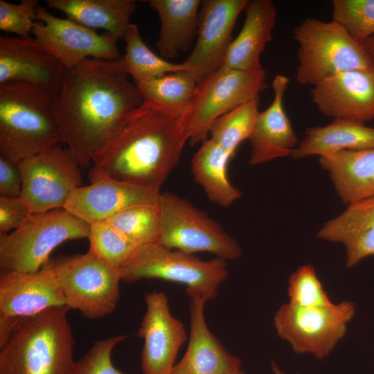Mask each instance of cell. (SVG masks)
<instances>
[{
  "mask_svg": "<svg viewBox=\"0 0 374 374\" xmlns=\"http://www.w3.org/2000/svg\"><path fill=\"white\" fill-rule=\"evenodd\" d=\"M143 102L121 57L84 60L66 70L53 98L62 145L81 168L89 167L95 153L116 125Z\"/></svg>",
  "mask_w": 374,
  "mask_h": 374,
  "instance_id": "6da1fadb",
  "label": "cell"
},
{
  "mask_svg": "<svg viewBox=\"0 0 374 374\" xmlns=\"http://www.w3.org/2000/svg\"><path fill=\"white\" fill-rule=\"evenodd\" d=\"M186 141L185 118L144 101L116 125L96 151L89 175L160 193Z\"/></svg>",
  "mask_w": 374,
  "mask_h": 374,
  "instance_id": "7a4b0ae2",
  "label": "cell"
},
{
  "mask_svg": "<svg viewBox=\"0 0 374 374\" xmlns=\"http://www.w3.org/2000/svg\"><path fill=\"white\" fill-rule=\"evenodd\" d=\"M67 306L13 319L0 338V374H70L74 337Z\"/></svg>",
  "mask_w": 374,
  "mask_h": 374,
  "instance_id": "3957f363",
  "label": "cell"
},
{
  "mask_svg": "<svg viewBox=\"0 0 374 374\" xmlns=\"http://www.w3.org/2000/svg\"><path fill=\"white\" fill-rule=\"evenodd\" d=\"M53 98L28 84H0V153L19 163L62 144Z\"/></svg>",
  "mask_w": 374,
  "mask_h": 374,
  "instance_id": "277c9868",
  "label": "cell"
},
{
  "mask_svg": "<svg viewBox=\"0 0 374 374\" xmlns=\"http://www.w3.org/2000/svg\"><path fill=\"white\" fill-rule=\"evenodd\" d=\"M292 35L298 45L296 80L301 84L314 86L339 72L374 69L364 44L333 20L306 18L294 27Z\"/></svg>",
  "mask_w": 374,
  "mask_h": 374,
  "instance_id": "5b68a950",
  "label": "cell"
},
{
  "mask_svg": "<svg viewBox=\"0 0 374 374\" xmlns=\"http://www.w3.org/2000/svg\"><path fill=\"white\" fill-rule=\"evenodd\" d=\"M89 227L64 208L33 213L19 228L0 234L1 272L39 270L60 244L87 238Z\"/></svg>",
  "mask_w": 374,
  "mask_h": 374,
  "instance_id": "8992f818",
  "label": "cell"
},
{
  "mask_svg": "<svg viewBox=\"0 0 374 374\" xmlns=\"http://www.w3.org/2000/svg\"><path fill=\"white\" fill-rule=\"evenodd\" d=\"M118 271L121 280L129 283L161 278L184 284L188 296L200 295L207 301L215 299L220 284L229 274L224 260H202L158 242L138 246Z\"/></svg>",
  "mask_w": 374,
  "mask_h": 374,
  "instance_id": "52a82bcc",
  "label": "cell"
},
{
  "mask_svg": "<svg viewBox=\"0 0 374 374\" xmlns=\"http://www.w3.org/2000/svg\"><path fill=\"white\" fill-rule=\"evenodd\" d=\"M64 296L66 306L87 319L110 314L120 299L118 269L89 252L49 260Z\"/></svg>",
  "mask_w": 374,
  "mask_h": 374,
  "instance_id": "ba28073f",
  "label": "cell"
},
{
  "mask_svg": "<svg viewBox=\"0 0 374 374\" xmlns=\"http://www.w3.org/2000/svg\"><path fill=\"white\" fill-rule=\"evenodd\" d=\"M159 207L157 242L161 246L189 254L206 251L224 260L241 257L242 250L236 240L188 201L166 192L161 194Z\"/></svg>",
  "mask_w": 374,
  "mask_h": 374,
  "instance_id": "9c48e42d",
  "label": "cell"
},
{
  "mask_svg": "<svg viewBox=\"0 0 374 374\" xmlns=\"http://www.w3.org/2000/svg\"><path fill=\"white\" fill-rule=\"evenodd\" d=\"M266 75L263 69L247 71L221 67L198 84L185 120L190 145L207 140L216 119L259 96L267 86Z\"/></svg>",
  "mask_w": 374,
  "mask_h": 374,
  "instance_id": "30bf717a",
  "label": "cell"
},
{
  "mask_svg": "<svg viewBox=\"0 0 374 374\" xmlns=\"http://www.w3.org/2000/svg\"><path fill=\"white\" fill-rule=\"evenodd\" d=\"M355 313V304L342 301L326 306L299 307L288 302L274 317L277 335L298 354L323 359L344 337Z\"/></svg>",
  "mask_w": 374,
  "mask_h": 374,
  "instance_id": "8fae6325",
  "label": "cell"
},
{
  "mask_svg": "<svg viewBox=\"0 0 374 374\" xmlns=\"http://www.w3.org/2000/svg\"><path fill=\"white\" fill-rule=\"evenodd\" d=\"M23 184L21 197L33 213L63 208L82 185L81 166L62 144L19 163Z\"/></svg>",
  "mask_w": 374,
  "mask_h": 374,
  "instance_id": "7c38bea8",
  "label": "cell"
},
{
  "mask_svg": "<svg viewBox=\"0 0 374 374\" xmlns=\"http://www.w3.org/2000/svg\"><path fill=\"white\" fill-rule=\"evenodd\" d=\"M35 20L32 31L34 37L66 70L88 58H120L118 40L107 33L100 35L70 19L55 17L40 6Z\"/></svg>",
  "mask_w": 374,
  "mask_h": 374,
  "instance_id": "4fadbf2b",
  "label": "cell"
},
{
  "mask_svg": "<svg viewBox=\"0 0 374 374\" xmlns=\"http://www.w3.org/2000/svg\"><path fill=\"white\" fill-rule=\"evenodd\" d=\"M249 0L201 1L197 40L183 62L197 84L223 65L231 42V33Z\"/></svg>",
  "mask_w": 374,
  "mask_h": 374,
  "instance_id": "5bb4252c",
  "label": "cell"
},
{
  "mask_svg": "<svg viewBox=\"0 0 374 374\" xmlns=\"http://www.w3.org/2000/svg\"><path fill=\"white\" fill-rule=\"evenodd\" d=\"M146 311L138 335L144 340L143 374H171L181 346L188 337L183 323L170 312L165 293H145Z\"/></svg>",
  "mask_w": 374,
  "mask_h": 374,
  "instance_id": "9a60e30c",
  "label": "cell"
},
{
  "mask_svg": "<svg viewBox=\"0 0 374 374\" xmlns=\"http://www.w3.org/2000/svg\"><path fill=\"white\" fill-rule=\"evenodd\" d=\"M65 71L34 37H0V84L26 83L54 96Z\"/></svg>",
  "mask_w": 374,
  "mask_h": 374,
  "instance_id": "2e32d148",
  "label": "cell"
},
{
  "mask_svg": "<svg viewBox=\"0 0 374 374\" xmlns=\"http://www.w3.org/2000/svg\"><path fill=\"white\" fill-rule=\"evenodd\" d=\"M310 93L318 110L326 116L362 123L374 119V69L330 75Z\"/></svg>",
  "mask_w": 374,
  "mask_h": 374,
  "instance_id": "e0dca14e",
  "label": "cell"
},
{
  "mask_svg": "<svg viewBox=\"0 0 374 374\" xmlns=\"http://www.w3.org/2000/svg\"><path fill=\"white\" fill-rule=\"evenodd\" d=\"M91 184L73 191L63 208L89 224L141 204H157L161 193L104 176L89 175Z\"/></svg>",
  "mask_w": 374,
  "mask_h": 374,
  "instance_id": "ac0fdd59",
  "label": "cell"
},
{
  "mask_svg": "<svg viewBox=\"0 0 374 374\" xmlns=\"http://www.w3.org/2000/svg\"><path fill=\"white\" fill-rule=\"evenodd\" d=\"M65 305L62 291L48 262L34 272H1V319L30 317Z\"/></svg>",
  "mask_w": 374,
  "mask_h": 374,
  "instance_id": "d6986e66",
  "label": "cell"
},
{
  "mask_svg": "<svg viewBox=\"0 0 374 374\" xmlns=\"http://www.w3.org/2000/svg\"><path fill=\"white\" fill-rule=\"evenodd\" d=\"M189 298L188 346L171 374H230L241 370L240 359L229 353L207 326L204 316L207 300L200 295Z\"/></svg>",
  "mask_w": 374,
  "mask_h": 374,
  "instance_id": "ffe728a7",
  "label": "cell"
},
{
  "mask_svg": "<svg viewBox=\"0 0 374 374\" xmlns=\"http://www.w3.org/2000/svg\"><path fill=\"white\" fill-rule=\"evenodd\" d=\"M289 82V78L281 74L275 75L272 81L273 100L266 109L259 112L249 139L251 148L250 165H260L291 156L299 145L298 138L283 106Z\"/></svg>",
  "mask_w": 374,
  "mask_h": 374,
  "instance_id": "44dd1931",
  "label": "cell"
},
{
  "mask_svg": "<svg viewBox=\"0 0 374 374\" xmlns=\"http://www.w3.org/2000/svg\"><path fill=\"white\" fill-rule=\"evenodd\" d=\"M243 26L231 41L223 65L227 69L254 71L262 69L260 57L272 40L277 12L271 0L249 1Z\"/></svg>",
  "mask_w": 374,
  "mask_h": 374,
  "instance_id": "7402d4cb",
  "label": "cell"
},
{
  "mask_svg": "<svg viewBox=\"0 0 374 374\" xmlns=\"http://www.w3.org/2000/svg\"><path fill=\"white\" fill-rule=\"evenodd\" d=\"M317 237L344 244L348 267L374 256V195L348 204L319 229Z\"/></svg>",
  "mask_w": 374,
  "mask_h": 374,
  "instance_id": "603a6c76",
  "label": "cell"
},
{
  "mask_svg": "<svg viewBox=\"0 0 374 374\" xmlns=\"http://www.w3.org/2000/svg\"><path fill=\"white\" fill-rule=\"evenodd\" d=\"M319 161L344 203L374 195V148L343 150L319 157Z\"/></svg>",
  "mask_w": 374,
  "mask_h": 374,
  "instance_id": "cb8c5ba5",
  "label": "cell"
},
{
  "mask_svg": "<svg viewBox=\"0 0 374 374\" xmlns=\"http://www.w3.org/2000/svg\"><path fill=\"white\" fill-rule=\"evenodd\" d=\"M160 20L156 42L163 59L177 57L188 51L197 35L199 0H149Z\"/></svg>",
  "mask_w": 374,
  "mask_h": 374,
  "instance_id": "d4e9b609",
  "label": "cell"
},
{
  "mask_svg": "<svg viewBox=\"0 0 374 374\" xmlns=\"http://www.w3.org/2000/svg\"><path fill=\"white\" fill-rule=\"evenodd\" d=\"M371 148H374V127L359 121L333 119L325 126L307 129L291 157L299 159L312 155H330L343 150Z\"/></svg>",
  "mask_w": 374,
  "mask_h": 374,
  "instance_id": "484cf974",
  "label": "cell"
},
{
  "mask_svg": "<svg viewBox=\"0 0 374 374\" xmlns=\"http://www.w3.org/2000/svg\"><path fill=\"white\" fill-rule=\"evenodd\" d=\"M49 8L89 28H101L117 40L123 39L137 8L135 0H46Z\"/></svg>",
  "mask_w": 374,
  "mask_h": 374,
  "instance_id": "4316f807",
  "label": "cell"
},
{
  "mask_svg": "<svg viewBox=\"0 0 374 374\" xmlns=\"http://www.w3.org/2000/svg\"><path fill=\"white\" fill-rule=\"evenodd\" d=\"M232 157L209 138L191 159L195 181L203 188L209 200L223 207L229 206L242 196L228 178L227 166Z\"/></svg>",
  "mask_w": 374,
  "mask_h": 374,
  "instance_id": "83f0119b",
  "label": "cell"
},
{
  "mask_svg": "<svg viewBox=\"0 0 374 374\" xmlns=\"http://www.w3.org/2000/svg\"><path fill=\"white\" fill-rule=\"evenodd\" d=\"M143 100L185 118L197 87L187 71L170 73L136 84Z\"/></svg>",
  "mask_w": 374,
  "mask_h": 374,
  "instance_id": "f1b7e54d",
  "label": "cell"
},
{
  "mask_svg": "<svg viewBox=\"0 0 374 374\" xmlns=\"http://www.w3.org/2000/svg\"><path fill=\"white\" fill-rule=\"evenodd\" d=\"M125 54L121 57L125 71L137 84L166 74L186 71L182 63L169 62L152 52L143 40L137 26L130 24L123 37Z\"/></svg>",
  "mask_w": 374,
  "mask_h": 374,
  "instance_id": "f546056e",
  "label": "cell"
},
{
  "mask_svg": "<svg viewBox=\"0 0 374 374\" xmlns=\"http://www.w3.org/2000/svg\"><path fill=\"white\" fill-rule=\"evenodd\" d=\"M260 96L232 109L212 124L210 139L232 156L239 145L249 139L259 113Z\"/></svg>",
  "mask_w": 374,
  "mask_h": 374,
  "instance_id": "4dcf8cb0",
  "label": "cell"
},
{
  "mask_svg": "<svg viewBox=\"0 0 374 374\" xmlns=\"http://www.w3.org/2000/svg\"><path fill=\"white\" fill-rule=\"evenodd\" d=\"M105 222L136 246L157 242L160 229L159 203L130 207Z\"/></svg>",
  "mask_w": 374,
  "mask_h": 374,
  "instance_id": "1f68e13d",
  "label": "cell"
},
{
  "mask_svg": "<svg viewBox=\"0 0 374 374\" xmlns=\"http://www.w3.org/2000/svg\"><path fill=\"white\" fill-rule=\"evenodd\" d=\"M87 238L89 241L87 252L118 269L138 247L105 221L90 224Z\"/></svg>",
  "mask_w": 374,
  "mask_h": 374,
  "instance_id": "d6a6232c",
  "label": "cell"
},
{
  "mask_svg": "<svg viewBox=\"0 0 374 374\" xmlns=\"http://www.w3.org/2000/svg\"><path fill=\"white\" fill-rule=\"evenodd\" d=\"M333 21L357 42L364 44L374 36V0L332 1Z\"/></svg>",
  "mask_w": 374,
  "mask_h": 374,
  "instance_id": "836d02e7",
  "label": "cell"
},
{
  "mask_svg": "<svg viewBox=\"0 0 374 374\" xmlns=\"http://www.w3.org/2000/svg\"><path fill=\"white\" fill-rule=\"evenodd\" d=\"M287 294L288 303L299 307H321L332 303L314 267L310 264L301 266L290 275Z\"/></svg>",
  "mask_w": 374,
  "mask_h": 374,
  "instance_id": "e575fe53",
  "label": "cell"
},
{
  "mask_svg": "<svg viewBox=\"0 0 374 374\" xmlns=\"http://www.w3.org/2000/svg\"><path fill=\"white\" fill-rule=\"evenodd\" d=\"M125 338V335H116L96 341L75 362L70 374H125L114 367L111 355L114 347Z\"/></svg>",
  "mask_w": 374,
  "mask_h": 374,
  "instance_id": "d590c367",
  "label": "cell"
},
{
  "mask_svg": "<svg viewBox=\"0 0 374 374\" xmlns=\"http://www.w3.org/2000/svg\"><path fill=\"white\" fill-rule=\"evenodd\" d=\"M39 6L37 0H22L18 4L0 0V29L19 37L30 36Z\"/></svg>",
  "mask_w": 374,
  "mask_h": 374,
  "instance_id": "8d00e7d4",
  "label": "cell"
},
{
  "mask_svg": "<svg viewBox=\"0 0 374 374\" xmlns=\"http://www.w3.org/2000/svg\"><path fill=\"white\" fill-rule=\"evenodd\" d=\"M33 213L28 204L21 196L0 195V234L8 233L19 228Z\"/></svg>",
  "mask_w": 374,
  "mask_h": 374,
  "instance_id": "74e56055",
  "label": "cell"
},
{
  "mask_svg": "<svg viewBox=\"0 0 374 374\" xmlns=\"http://www.w3.org/2000/svg\"><path fill=\"white\" fill-rule=\"evenodd\" d=\"M23 178L19 163L0 153V195L20 197Z\"/></svg>",
  "mask_w": 374,
  "mask_h": 374,
  "instance_id": "f35d334b",
  "label": "cell"
},
{
  "mask_svg": "<svg viewBox=\"0 0 374 374\" xmlns=\"http://www.w3.org/2000/svg\"><path fill=\"white\" fill-rule=\"evenodd\" d=\"M363 44L374 64V36L367 39Z\"/></svg>",
  "mask_w": 374,
  "mask_h": 374,
  "instance_id": "ab89813d",
  "label": "cell"
},
{
  "mask_svg": "<svg viewBox=\"0 0 374 374\" xmlns=\"http://www.w3.org/2000/svg\"><path fill=\"white\" fill-rule=\"evenodd\" d=\"M271 368L274 374H285L274 362L271 363Z\"/></svg>",
  "mask_w": 374,
  "mask_h": 374,
  "instance_id": "60d3db41",
  "label": "cell"
},
{
  "mask_svg": "<svg viewBox=\"0 0 374 374\" xmlns=\"http://www.w3.org/2000/svg\"><path fill=\"white\" fill-rule=\"evenodd\" d=\"M230 374H245V373L242 371L240 370L238 371H236Z\"/></svg>",
  "mask_w": 374,
  "mask_h": 374,
  "instance_id": "b9f144b4",
  "label": "cell"
}]
</instances>
